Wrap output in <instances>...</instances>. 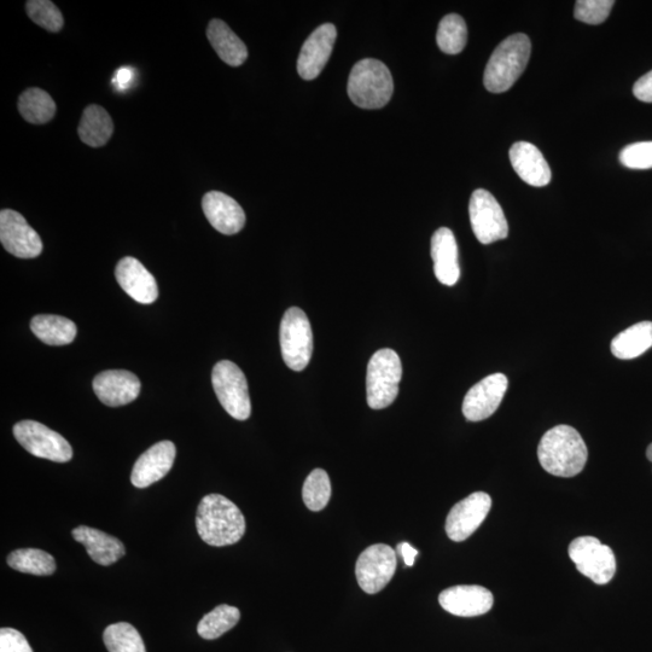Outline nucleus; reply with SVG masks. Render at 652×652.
I'll return each instance as SVG.
<instances>
[{"label":"nucleus","instance_id":"nucleus-1","mask_svg":"<svg viewBox=\"0 0 652 652\" xmlns=\"http://www.w3.org/2000/svg\"><path fill=\"white\" fill-rule=\"evenodd\" d=\"M197 532L206 544L223 547L234 545L246 533V518L237 505L220 494L201 500L196 516Z\"/></svg>","mask_w":652,"mask_h":652},{"label":"nucleus","instance_id":"nucleus-2","mask_svg":"<svg viewBox=\"0 0 652 652\" xmlns=\"http://www.w3.org/2000/svg\"><path fill=\"white\" fill-rule=\"evenodd\" d=\"M538 458L547 473L574 477L584 470L589 451L578 430L557 426L546 432L538 446Z\"/></svg>","mask_w":652,"mask_h":652},{"label":"nucleus","instance_id":"nucleus-3","mask_svg":"<svg viewBox=\"0 0 652 652\" xmlns=\"http://www.w3.org/2000/svg\"><path fill=\"white\" fill-rule=\"evenodd\" d=\"M531 40L523 33L514 34L498 45L487 63L483 84L493 93H503L515 85L531 58Z\"/></svg>","mask_w":652,"mask_h":652},{"label":"nucleus","instance_id":"nucleus-4","mask_svg":"<svg viewBox=\"0 0 652 652\" xmlns=\"http://www.w3.org/2000/svg\"><path fill=\"white\" fill-rule=\"evenodd\" d=\"M348 96L363 109L386 107L393 96L394 83L386 64L374 58L359 61L348 79Z\"/></svg>","mask_w":652,"mask_h":652},{"label":"nucleus","instance_id":"nucleus-5","mask_svg":"<svg viewBox=\"0 0 652 652\" xmlns=\"http://www.w3.org/2000/svg\"><path fill=\"white\" fill-rule=\"evenodd\" d=\"M403 364L397 352L384 348L372 355L366 374V399L371 409L392 405L399 394Z\"/></svg>","mask_w":652,"mask_h":652},{"label":"nucleus","instance_id":"nucleus-6","mask_svg":"<svg viewBox=\"0 0 652 652\" xmlns=\"http://www.w3.org/2000/svg\"><path fill=\"white\" fill-rule=\"evenodd\" d=\"M279 341L288 368L296 372L305 370L313 354V333L310 319L301 308L291 307L284 313Z\"/></svg>","mask_w":652,"mask_h":652},{"label":"nucleus","instance_id":"nucleus-7","mask_svg":"<svg viewBox=\"0 0 652 652\" xmlns=\"http://www.w3.org/2000/svg\"><path fill=\"white\" fill-rule=\"evenodd\" d=\"M212 383L215 395L225 411L238 421H246L252 413V404L243 371L229 360H223L214 366Z\"/></svg>","mask_w":652,"mask_h":652},{"label":"nucleus","instance_id":"nucleus-8","mask_svg":"<svg viewBox=\"0 0 652 652\" xmlns=\"http://www.w3.org/2000/svg\"><path fill=\"white\" fill-rule=\"evenodd\" d=\"M569 557L578 572L597 585H607L616 573V558L609 546L595 537H580L569 545Z\"/></svg>","mask_w":652,"mask_h":652},{"label":"nucleus","instance_id":"nucleus-9","mask_svg":"<svg viewBox=\"0 0 652 652\" xmlns=\"http://www.w3.org/2000/svg\"><path fill=\"white\" fill-rule=\"evenodd\" d=\"M14 435L26 451L38 458L67 463L73 458L72 446L62 435L36 421L15 424Z\"/></svg>","mask_w":652,"mask_h":652},{"label":"nucleus","instance_id":"nucleus-10","mask_svg":"<svg viewBox=\"0 0 652 652\" xmlns=\"http://www.w3.org/2000/svg\"><path fill=\"white\" fill-rule=\"evenodd\" d=\"M469 214L471 227L480 243L491 244L508 237V220L491 192L483 189L474 191L469 203Z\"/></svg>","mask_w":652,"mask_h":652},{"label":"nucleus","instance_id":"nucleus-11","mask_svg":"<svg viewBox=\"0 0 652 652\" xmlns=\"http://www.w3.org/2000/svg\"><path fill=\"white\" fill-rule=\"evenodd\" d=\"M397 552L386 544H376L362 552L355 566L360 589L375 595L386 587L397 570Z\"/></svg>","mask_w":652,"mask_h":652},{"label":"nucleus","instance_id":"nucleus-12","mask_svg":"<svg viewBox=\"0 0 652 652\" xmlns=\"http://www.w3.org/2000/svg\"><path fill=\"white\" fill-rule=\"evenodd\" d=\"M0 242L8 253L20 259H34L43 252L42 238L19 212H0Z\"/></svg>","mask_w":652,"mask_h":652},{"label":"nucleus","instance_id":"nucleus-13","mask_svg":"<svg viewBox=\"0 0 652 652\" xmlns=\"http://www.w3.org/2000/svg\"><path fill=\"white\" fill-rule=\"evenodd\" d=\"M492 508V498L485 492H475L453 506L446 520L448 538L456 543L467 540L486 520Z\"/></svg>","mask_w":652,"mask_h":652},{"label":"nucleus","instance_id":"nucleus-14","mask_svg":"<svg viewBox=\"0 0 652 652\" xmlns=\"http://www.w3.org/2000/svg\"><path fill=\"white\" fill-rule=\"evenodd\" d=\"M509 381L503 374H494L476 383L465 395L463 415L470 422H481L498 410L508 390Z\"/></svg>","mask_w":652,"mask_h":652},{"label":"nucleus","instance_id":"nucleus-15","mask_svg":"<svg viewBox=\"0 0 652 652\" xmlns=\"http://www.w3.org/2000/svg\"><path fill=\"white\" fill-rule=\"evenodd\" d=\"M336 38L337 29L333 23H324L308 37L298 60V72L302 79L313 80L319 77L333 54Z\"/></svg>","mask_w":652,"mask_h":652},{"label":"nucleus","instance_id":"nucleus-16","mask_svg":"<svg viewBox=\"0 0 652 652\" xmlns=\"http://www.w3.org/2000/svg\"><path fill=\"white\" fill-rule=\"evenodd\" d=\"M439 603L447 613L461 617L485 615L492 609L494 597L486 587L459 585L442 591Z\"/></svg>","mask_w":652,"mask_h":652},{"label":"nucleus","instance_id":"nucleus-17","mask_svg":"<svg viewBox=\"0 0 652 652\" xmlns=\"http://www.w3.org/2000/svg\"><path fill=\"white\" fill-rule=\"evenodd\" d=\"M93 389L104 405L118 407L135 401L141 394L142 384L130 371L108 370L95 377Z\"/></svg>","mask_w":652,"mask_h":652},{"label":"nucleus","instance_id":"nucleus-18","mask_svg":"<svg viewBox=\"0 0 652 652\" xmlns=\"http://www.w3.org/2000/svg\"><path fill=\"white\" fill-rule=\"evenodd\" d=\"M115 277L122 290L139 304L150 305L159 298L156 279L141 261L132 256H126L119 261Z\"/></svg>","mask_w":652,"mask_h":652},{"label":"nucleus","instance_id":"nucleus-19","mask_svg":"<svg viewBox=\"0 0 652 652\" xmlns=\"http://www.w3.org/2000/svg\"><path fill=\"white\" fill-rule=\"evenodd\" d=\"M176 446L171 441L157 442L145 451L133 467L131 482L137 488H147L165 477L176 459Z\"/></svg>","mask_w":652,"mask_h":652},{"label":"nucleus","instance_id":"nucleus-20","mask_svg":"<svg viewBox=\"0 0 652 652\" xmlns=\"http://www.w3.org/2000/svg\"><path fill=\"white\" fill-rule=\"evenodd\" d=\"M202 209L209 223L220 234H238L246 225V214L242 207L224 192H208L203 196Z\"/></svg>","mask_w":652,"mask_h":652},{"label":"nucleus","instance_id":"nucleus-21","mask_svg":"<svg viewBox=\"0 0 652 652\" xmlns=\"http://www.w3.org/2000/svg\"><path fill=\"white\" fill-rule=\"evenodd\" d=\"M510 161L523 182L543 188L551 182V170L540 150L528 142H517L510 149Z\"/></svg>","mask_w":652,"mask_h":652},{"label":"nucleus","instance_id":"nucleus-22","mask_svg":"<svg viewBox=\"0 0 652 652\" xmlns=\"http://www.w3.org/2000/svg\"><path fill=\"white\" fill-rule=\"evenodd\" d=\"M434 272L441 284L452 287L461 277L456 237L447 227H440L432 237Z\"/></svg>","mask_w":652,"mask_h":652},{"label":"nucleus","instance_id":"nucleus-23","mask_svg":"<svg viewBox=\"0 0 652 652\" xmlns=\"http://www.w3.org/2000/svg\"><path fill=\"white\" fill-rule=\"evenodd\" d=\"M73 538L86 547L93 562L101 566H112L125 556V546L118 538L98 529L80 526L73 529Z\"/></svg>","mask_w":652,"mask_h":652},{"label":"nucleus","instance_id":"nucleus-24","mask_svg":"<svg viewBox=\"0 0 652 652\" xmlns=\"http://www.w3.org/2000/svg\"><path fill=\"white\" fill-rule=\"evenodd\" d=\"M207 38L213 49L226 64L231 67H240L248 58L246 44L237 37L224 21L215 19L209 22Z\"/></svg>","mask_w":652,"mask_h":652},{"label":"nucleus","instance_id":"nucleus-25","mask_svg":"<svg viewBox=\"0 0 652 652\" xmlns=\"http://www.w3.org/2000/svg\"><path fill=\"white\" fill-rule=\"evenodd\" d=\"M78 132L81 141L89 147H103L113 136V120L106 109L92 104L84 110Z\"/></svg>","mask_w":652,"mask_h":652},{"label":"nucleus","instance_id":"nucleus-26","mask_svg":"<svg viewBox=\"0 0 652 652\" xmlns=\"http://www.w3.org/2000/svg\"><path fill=\"white\" fill-rule=\"evenodd\" d=\"M31 329L40 341L49 346H66L72 343L78 330L71 319L52 314H39L32 319Z\"/></svg>","mask_w":652,"mask_h":652},{"label":"nucleus","instance_id":"nucleus-27","mask_svg":"<svg viewBox=\"0 0 652 652\" xmlns=\"http://www.w3.org/2000/svg\"><path fill=\"white\" fill-rule=\"evenodd\" d=\"M651 347L652 322H642L617 335L611 342V353L617 359L631 360L640 357Z\"/></svg>","mask_w":652,"mask_h":652},{"label":"nucleus","instance_id":"nucleus-28","mask_svg":"<svg viewBox=\"0 0 652 652\" xmlns=\"http://www.w3.org/2000/svg\"><path fill=\"white\" fill-rule=\"evenodd\" d=\"M17 107L22 118L34 125H44L54 119L57 109L49 93L37 87L23 92Z\"/></svg>","mask_w":652,"mask_h":652},{"label":"nucleus","instance_id":"nucleus-29","mask_svg":"<svg viewBox=\"0 0 652 652\" xmlns=\"http://www.w3.org/2000/svg\"><path fill=\"white\" fill-rule=\"evenodd\" d=\"M8 564L17 572L38 576H48L56 572L55 558L50 553L38 549H20L11 552Z\"/></svg>","mask_w":652,"mask_h":652},{"label":"nucleus","instance_id":"nucleus-30","mask_svg":"<svg viewBox=\"0 0 652 652\" xmlns=\"http://www.w3.org/2000/svg\"><path fill=\"white\" fill-rule=\"evenodd\" d=\"M436 42L447 55L462 52L468 42V28L463 17L457 14L445 16L440 22Z\"/></svg>","mask_w":652,"mask_h":652},{"label":"nucleus","instance_id":"nucleus-31","mask_svg":"<svg viewBox=\"0 0 652 652\" xmlns=\"http://www.w3.org/2000/svg\"><path fill=\"white\" fill-rule=\"evenodd\" d=\"M240 619V610L231 607V605H219L211 613L203 616L199 626H197V633L203 639H218L226 632L232 630Z\"/></svg>","mask_w":652,"mask_h":652},{"label":"nucleus","instance_id":"nucleus-32","mask_svg":"<svg viewBox=\"0 0 652 652\" xmlns=\"http://www.w3.org/2000/svg\"><path fill=\"white\" fill-rule=\"evenodd\" d=\"M103 640L109 652H147L141 634L126 622L108 626Z\"/></svg>","mask_w":652,"mask_h":652},{"label":"nucleus","instance_id":"nucleus-33","mask_svg":"<svg viewBox=\"0 0 652 652\" xmlns=\"http://www.w3.org/2000/svg\"><path fill=\"white\" fill-rule=\"evenodd\" d=\"M330 498L331 482L328 473L323 469L313 470L302 488L305 505L311 511H322L329 504Z\"/></svg>","mask_w":652,"mask_h":652},{"label":"nucleus","instance_id":"nucleus-34","mask_svg":"<svg viewBox=\"0 0 652 652\" xmlns=\"http://www.w3.org/2000/svg\"><path fill=\"white\" fill-rule=\"evenodd\" d=\"M26 10L29 19L39 27L46 29V31L60 32L64 25L60 9L49 0H29L26 3Z\"/></svg>","mask_w":652,"mask_h":652},{"label":"nucleus","instance_id":"nucleus-35","mask_svg":"<svg viewBox=\"0 0 652 652\" xmlns=\"http://www.w3.org/2000/svg\"><path fill=\"white\" fill-rule=\"evenodd\" d=\"M614 4L613 0H579L575 4V19L589 25H601L608 19Z\"/></svg>","mask_w":652,"mask_h":652},{"label":"nucleus","instance_id":"nucleus-36","mask_svg":"<svg viewBox=\"0 0 652 652\" xmlns=\"http://www.w3.org/2000/svg\"><path fill=\"white\" fill-rule=\"evenodd\" d=\"M619 160L631 170H650L652 168V142L627 145L621 150Z\"/></svg>","mask_w":652,"mask_h":652},{"label":"nucleus","instance_id":"nucleus-37","mask_svg":"<svg viewBox=\"0 0 652 652\" xmlns=\"http://www.w3.org/2000/svg\"><path fill=\"white\" fill-rule=\"evenodd\" d=\"M0 652H33L27 639L14 628L0 630Z\"/></svg>","mask_w":652,"mask_h":652},{"label":"nucleus","instance_id":"nucleus-38","mask_svg":"<svg viewBox=\"0 0 652 652\" xmlns=\"http://www.w3.org/2000/svg\"><path fill=\"white\" fill-rule=\"evenodd\" d=\"M633 95L637 100L652 103V71L643 75L633 86Z\"/></svg>","mask_w":652,"mask_h":652},{"label":"nucleus","instance_id":"nucleus-39","mask_svg":"<svg viewBox=\"0 0 652 652\" xmlns=\"http://www.w3.org/2000/svg\"><path fill=\"white\" fill-rule=\"evenodd\" d=\"M133 79V71L131 68H121L116 73L113 83L119 87L120 90L127 89L131 85Z\"/></svg>","mask_w":652,"mask_h":652},{"label":"nucleus","instance_id":"nucleus-40","mask_svg":"<svg viewBox=\"0 0 652 652\" xmlns=\"http://www.w3.org/2000/svg\"><path fill=\"white\" fill-rule=\"evenodd\" d=\"M397 550L403 556L407 567H412L415 564L416 557L418 556V550L415 547H412L409 543H400Z\"/></svg>","mask_w":652,"mask_h":652},{"label":"nucleus","instance_id":"nucleus-41","mask_svg":"<svg viewBox=\"0 0 652 652\" xmlns=\"http://www.w3.org/2000/svg\"><path fill=\"white\" fill-rule=\"evenodd\" d=\"M646 457H648L649 461L652 462V444L648 447V450H646Z\"/></svg>","mask_w":652,"mask_h":652}]
</instances>
